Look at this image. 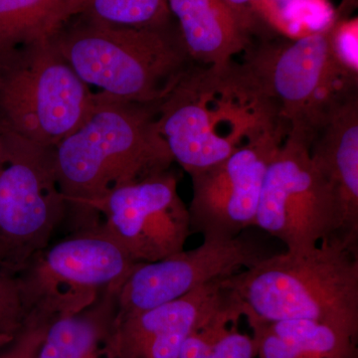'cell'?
<instances>
[{
  "label": "cell",
  "instance_id": "cell-1",
  "mask_svg": "<svg viewBox=\"0 0 358 358\" xmlns=\"http://www.w3.org/2000/svg\"><path fill=\"white\" fill-rule=\"evenodd\" d=\"M157 129L188 174L220 164L249 141L287 129L244 65L192 67L159 105Z\"/></svg>",
  "mask_w": 358,
  "mask_h": 358
},
{
  "label": "cell",
  "instance_id": "cell-2",
  "mask_svg": "<svg viewBox=\"0 0 358 358\" xmlns=\"http://www.w3.org/2000/svg\"><path fill=\"white\" fill-rule=\"evenodd\" d=\"M159 105L96 93L88 117L54 148L59 187L73 231L85 229L92 202L122 186L171 169L174 160L157 129Z\"/></svg>",
  "mask_w": 358,
  "mask_h": 358
},
{
  "label": "cell",
  "instance_id": "cell-3",
  "mask_svg": "<svg viewBox=\"0 0 358 358\" xmlns=\"http://www.w3.org/2000/svg\"><path fill=\"white\" fill-rule=\"evenodd\" d=\"M248 322L308 320L358 338V241L333 237L224 279Z\"/></svg>",
  "mask_w": 358,
  "mask_h": 358
},
{
  "label": "cell",
  "instance_id": "cell-4",
  "mask_svg": "<svg viewBox=\"0 0 358 358\" xmlns=\"http://www.w3.org/2000/svg\"><path fill=\"white\" fill-rule=\"evenodd\" d=\"M52 42L90 88L124 102L159 105L192 67L181 38L169 36L164 27L84 20L65 26Z\"/></svg>",
  "mask_w": 358,
  "mask_h": 358
},
{
  "label": "cell",
  "instance_id": "cell-5",
  "mask_svg": "<svg viewBox=\"0 0 358 358\" xmlns=\"http://www.w3.org/2000/svg\"><path fill=\"white\" fill-rule=\"evenodd\" d=\"M96 93L52 40L0 58V129L55 148L85 121Z\"/></svg>",
  "mask_w": 358,
  "mask_h": 358
},
{
  "label": "cell",
  "instance_id": "cell-6",
  "mask_svg": "<svg viewBox=\"0 0 358 358\" xmlns=\"http://www.w3.org/2000/svg\"><path fill=\"white\" fill-rule=\"evenodd\" d=\"M244 66L275 103L288 131L310 138L331 110L357 92V73L334 51L333 24L256 49Z\"/></svg>",
  "mask_w": 358,
  "mask_h": 358
},
{
  "label": "cell",
  "instance_id": "cell-7",
  "mask_svg": "<svg viewBox=\"0 0 358 358\" xmlns=\"http://www.w3.org/2000/svg\"><path fill=\"white\" fill-rule=\"evenodd\" d=\"M1 131V129H0ZM0 275L16 277L66 220L54 148L1 131Z\"/></svg>",
  "mask_w": 358,
  "mask_h": 358
},
{
  "label": "cell",
  "instance_id": "cell-8",
  "mask_svg": "<svg viewBox=\"0 0 358 358\" xmlns=\"http://www.w3.org/2000/svg\"><path fill=\"white\" fill-rule=\"evenodd\" d=\"M138 264L100 225L75 231L16 275L26 317L54 320L81 312L103 292L120 288Z\"/></svg>",
  "mask_w": 358,
  "mask_h": 358
},
{
  "label": "cell",
  "instance_id": "cell-9",
  "mask_svg": "<svg viewBox=\"0 0 358 358\" xmlns=\"http://www.w3.org/2000/svg\"><path fill=\"white\" fill-rule=\"evenodd\" d=\"M310 145L306 134L287 133L268 164L257 208L255 227L292 253L310 251L333 237L348 239L341 203L310 159Z\"/></svg>",
  "mask_w": 358,
  "mask_h": 358
},
{
  "label": "cell",
  "instance_id": "cell-10",
  "mask_svg": "<svg viewBox=\"0 0 358 358\" xmlns=\"http://www.w3.org/2000/svg\"><path fill=\"white\" fill-rule=\"evenodd\" d=\"M178 186L171 169L122 186L89 205L86 229L100 225L136 263L174 255L192 234Z\"/></svg>",
  "mask_w": 358,
  "mask_h": 358
},
{
  "label": "cell",
  "instance_id": "cell-11",
  "mask_svg": "<svg viewBox=\"0 0 358 358\" xmlns=\"http://www.w3.org/2000/svg\"><path fill=\"white\" fill-rule=\"evenodd\" d=\"M286 136V129L268 131L220 164L190 174L192 232L203 239H231L255 227L266 171Z\"/></svg>",
  "mask_w": 358,
  "mask_h": 358
},
{
  "label": "cell",
  "instance_id": "cell-12",
  "mask_svg": "<svg viewBox=\"0 0 358 358\" xmlns=\"http://www.w3.org/2000/svg\"><path fill=\"white\" fill-rule=\"evenodd\" d=\"M266 255L240 234L231 239H203L197 248L157 262L138 263L117 292V319L178 300L194 289L242 272Z\"/></svg>",
  "mask_w": 358,
  "mask_h": 358
},
{
  "label": "cell",
  "instance_id": "cell-13",
  "mask_svg": "<svg viewBox=\"0 0 358 358\" xmlns=\"http://www.w3.org/2000/svg\"><path fill=\"white\" fill-rule=\"evenodd\" d=\"M224 279L178 300L117 319V358H179L186 339L206 324L229 298Z\"/></svg>",
  "mask_w": 358,
  "mask_h": 358
},
{
  "label": "cell",
  "instance_id": "cell-14",
  "mask_svg": "<svg viewBox=\"0 0 358 358\" xmlns=\"http://www.w3.org/2000/svg\"><path fill=\"white\" fill-rule=\"evenodd\" d=\"M310 155L341 203L343 234L358 240L357 92L336 105L315 129Z\"/></svg>",
  "mask_w": 358,
  "mask_h": 358
},
{
  "label": "cell",
  "instance_id": "cell-15",
  "mask_svg": "<svg viewBox=\"0 0 358 358\" xmlns=\"http://www.w3.org/2000/svg\"><path fill=\"white\" fill-rule=\"evenodd\" d=\"M188 56L206 66H223L250 45L254 24L226 0H167Z\"/></svg>",
  "mask_w": 358,
  "mask_h": 358
},
{
  "label": "cell",
  "instance_id": "cell-16",
  "mask_svg": "<svg viewBox=\"0 0 358 358\" xmlns=\"http://www.w3.org/2000/svg\"><path fill=\"white\" fill-rule=\"evenodd\" d=\"M103 292L81 312L51 320L36 358H117V292Z\"/></svg>",
  "mask_w": 358,
  "mask_h": 358
},
{
  "label": "cell",
  "instance_id": "cell-17",
  "mask_svg": "<svg viewBox=\"0 0 358 358\" xmlns=\"http://www.w3.org/2000/svg\"><path fill=\"white\" fill-rule=\"evenodd\" d=\"M81 9L82 0H0V58L50 41Z\"/></svg>",
  "mask_w": 358,
  "mask_h": 358
},
{
  "label": "cell",
  "instance_id": "cell-18",
  "mask_svg": "<svg viewBox=\"0 0 358 358\" xmlns=\"http://www.w3.org/2000/svg\"><path fill=\"white\" fill-rule=\"evenodd\" d=\"M229 292V298L215 315L188 336L179 358H257L253 336L238 329L243 313Z\"/></svg>",
  "mask_w": 358,
  "mask_h": 358
},
{
  "label": "cell",
  "instance_id": "cell-19",
  "mask_svg": "<svg viewBox=\"0 0 358 358\" xmlns=\"http://www.w3.org/2000/svg\"><path fill=\"white\" fill-rule=\"evenodd\" d=\"M262 324L275 336L313 357L358 358L357 338L329 324L308 320H279Z\"/></svg>",
  "mask_w": 358,
  "mask_h": 358
},
{
  "label": "cell",
  "instance_id": "cell-20",
  "mask_svg": "<svg viewBox=\"0 0 358 358\" xmlns=\"http://www.w3.org/2000/svg\"><path fill=\"white\" fill-rule=\"evenodd\" d=\"M84 20L117 27H164L171 18L167 0H82Z\"/></svg>",
  "mask_w": 358,
  "mask_h": 358
},
{
  "label": "cell",
  "instance_id": "cell-21",
  "mask_svg": "<svg viewBox=\"0 0 358 358\" xmlns=\"http://www.w3.org/2000/svg\"><path fill=\"white\" fill-rule=\"evenodd\" d=\"M50 322L46 317L27 315L20 331L0 350L1 358H36Z\"/></svg>",
  "mask_w": 358,
  "mask_h": 358
},
{
  "label": "cell",
  "instance_id": "cell-22",
  "mask_svg": "<svg viewBox=\"0 0 358 358\" xmlns=\"http://www.w3.org/2000/svg\"><path fill=\"white\" fill-rule=\"evenodd\" d=\"M25 320L16 277L0 275V336H15Z\"/></svg>",
  "mask_w": 358,
  "mask_h": 358
},
{
  "label": "cell",
  "instance_id": "cell-23",
  "mask_svg": "<svg viewBox=\"0 0 358 358\" xmlns=\"http://www.w3.org/2000/svg\"><path fill=\"white\" fill-rule=\"evenodd\" d=\"M248 322L253 331L257 358H317L275 336L262 322Z\"/></svg>",
  "mask_w": 358,
  "mask_h": 358
},
{
  "label": "cell",
  "instance_id": "cell-24",
  "mask_svg": "<svg viewBox=\"0 0 358 358\" xmlns=\"http://www.w3.org/2000/svg\"><path fill=\"white\" fill-rule=\"evenodd\" d=\"M235 10L243 15L254 25L256 18H262L275 29L288 30L281 4L278 0H226Z\"/></svg>",
  "mask_w": 358,
  "mask_h": 358
},
{
  "label": "cell",
  "instance_id": "cell-25",
  "mask_svg": "<svg viewBox=\"0 0 358 358\" xmlns=\"http://www.w3.org/2000/svg\"><path fill=\"white\" fill-rule=\"evenodd\" d=\"M357 18L333 24V43L339 60L357 73Z\"/></svg>",
  "mask_w": 358,
  "mask_h": 358
},
{
  "label": "cell",
  "instance_id": "cell-26",
  "mask_svg": "<svg viewBox=\"0 0 358 358\" xmlns=\"http://www.w3.org/2000/svg\"><path fill=\"white\" fill-rule=\"evenodd\" d=\"M14 336H4V334H1V336H0V350H1V348H3L4 346L8 345V343H10L11 341H13Z\"/></svg>",
  "mask_w": 358,
  "mask_h": 358
},
{
  "label": "cell",
  "instance_id": "cell-27",
  "mask_svg": "<svg viewBox=\"0 0 358 358\" xmlns=\"http://www.w3.org/2000/svg\"><path fill=\"white\" fill-rule=\"evenodd\" d=\"M2 155V134L1 131H0V157Z\"/></svg>",
  "mask_w": 358,
  "mask_h": 358
}]
</instances>
